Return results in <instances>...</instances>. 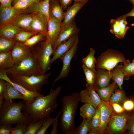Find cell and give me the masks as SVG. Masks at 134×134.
<instances>
[{
    "instance_id": "obj_1",
    "label": "cell",
    "mask_w": 134,
    "mask_h": 134,
    "mask_svg": "<svg viewBox=\"0 0 134 134\" xmlns=\"http://www.w3.org/2000/svg\"><path fill=\"white\" fill-rule=\"evenodd\" d=\"M61 89L59 86L51 90L48 95L36 97L31 103L24 100L22 113L31 122L49 117L57 107V98Z\"/></svg>"
},
{
    "instance_id": "obj_2",
    "label": "cell",
    "mask_w": 134,
    "mask_h": 134,
    "mask_svg": "<svg viewBox=\"0 0 134 134\" xmlns=\"http://www.w3.org/2000/svg\"><path fill=\"white\" fill-rule=\"evenodd\" d=\"M62 108L60 126L64 134H73L76 127L74 118L80 99L79 93H74L63 96L61 100Z\"/></svg>"
},
{
    "instance_id": "obj_3",
    "label": "cell",
    "mask_w": 134,
    "mask_h": 134,
    "mask_svg": "<svg viewBox=\"0 0 134 134\" xmlns=\"http://www.w3.org/2000/svg\"><path fill=\"white\" fill-rule=\"evenodd\" d=\"M24 100L19 102L4 100L0 106V125L23 123L28 125L31 122L22 112Z\"/></svg>"
},
{
    "instance_id": "obj_4",
    "label": "cell",
    "mask_w": 134,
    "mask_h": 134,
    "mask_svg": "<svg viewBox=\"0 0 134 134\" xmlns=\"http://www.w3.org/2000/svg\"><path fill=\"white\" fill-rule=\"evenodd\" d=\"M13 82L18 84L30 91L40 93L42 86L47 84L50 73L37 75L25 76L16 75H8Z\"/></svg>"
},
{
    "instance_id": "obj_5",
    "label": "cell",
    "mask_w": 134,
    "mask_h": 134,
    "mask_svg": "<svg viewBox=\"0 0 134 134\" xmlns=\"http://www.w3.org/2000/svg\"><path fill=\"white\" fill-rule=\"evenodd\" d=\"M5 70L8 75L30 76L42 74L36 58L32 53L28 57Z\"/></svg>"
},
{
    "instance_id": "obj_6",
    "label": "cell",
    "mask_w": 134,
    "mask_h": 134,
    "mask_svg": "<svg viewBox=\"0 0 134 134\" xmlns=\"http://www.w3.org/2000/svg\"><path fill=\"white\" fill-rule=\"evenodd\" d=\"M126 60L122 53L116 50L108 49L102 53L96 60L95 68L110 71L118 63H123Z\"/></svg>"
},
{
    "instance_id": "obj_7",
    "label": "cell",
    "mask_w": 134,
    "mask_h": 134,
    "mask_svg": "<svg viewBox=\"0 0 134 134\" xmlns=\"http://www.w3.org/2000/svg\"><path fill=\"white\" fill-rule=\"evenodd\" d=\"M54 50L52 44L44 41L35 50H32V53L35 56L42 74H45L50 68V57Z\"/></svg>"
},
{
    "instance_id": "obj_8",
    "label": "cell",
    "mask_w": 134,
    "mask_h": 134,
    "mask_svg": "<svg viewBox=\"0 0 134 134\" xmlns=\"http://www.w3.org/2000/svg\"><path fill=\"white\" fill-rule=\"evenodd\" d=\"M78 42L79 39L73 47L60 58L62 62V67L59 75L54 79L52 86L54 83L58 80L66 77L68 75L70 69L71 61L77 50Z\"/></svg>"
},
{
    "instance_id": "obj_9",
    "label": "cell",
    "mask_w": 134,
    "mask_h": 134,
    "mask_svg": "<svg viewBox=\"0 0 134 134\" xmlns=\"http://www.w3.org/2000/svg\"><path fill=\"white\" fill-rule=\"evenodd\" d=\"M0 79H2L11 84L24 97L25 100L31 103L34 101L36 97L44 96L40 93L29 90L21 85L14 82L10 79L5 70L0 69Z\"/></svg>"
},
{
    "instance_id": "obj_10",
    "label": "cell",
    "mask_w": 134,
    "mask_h": 134,
    "mask_svg": "<svg viewBox=\"0 0 134 134\" xmlns=\"http://www.w3.org/2000/svg\"><path fill=\"white\" fill-rule=\"evenodd\" d=\"M99 107L100 109V121L98 134L105 132L110 121L113 112L112 107L109 102L102 100Z\"/></svg>"
},
{
    "instance_id": "obj_11",
    "label": "cell",
    "mask_w": 134,
    "mask_h": 134,
    "mask_svg": "<svg viewBox=\"0 0 134 134\" xmlns=\"http://www.w3.org/2000/svg\"><path fill=\"white\" fill-rule=\"evenodd\" d=\"M79 31L74 19L71 22L61 28L56 40L53 46V49L55 50L61 43L73 35L78 34Z\"/></svg>"
},
{
    "instance_id": "obj_12",
    "label": "cell",
    "mask_w": 134,
    "mask_h": 134,
    "mask_svg": "<svg viewBox=\"0 0 134 134\" xmlns=\"http://www.w3.org/2000/svg\"><path fill=\"white\" fill-rule=\"evenodd\" d=\"M94 88L89 87L81 90L79 93L80 101L90 104L97 109L99 107L102 100Z\"/></svg>"
},
{
    "instance_id": "obj_13",
    "label": "cell",
    "mask_w": 134,
    "mask_h": 134,
    "mask_svg": "<svg viewBox=\"0 0 134 134\" xmlns=\"http://www.w3.org/2000/svg\"><path fill=\"white\" fill-rule=\"evenodd\" d=\"M79 39L78 34H75L60 44L55 50L52 57L51 59L50 64L61 57L74 45Z\"/></svg>"
},
{
    "instance_id": "obj_14",
    "label": "cell",
    "mask_w": 134,
    "mask_h": 134,
    "mask_svg": "<svg viewBox=\"0 0 134 134\" xmlns=\"http://www.w3.org/2000/svg\"><path fill=\"white\" fill-rule=\"evenodd\" d=\"M129 117L124 114H118L111 116L109 125V129L113 133L122 131L126 127Z\"/></svg>"
},
{
    "instance_id": "obj_15",
    "label": "cell",
    "mask_w": 134,
    "mask_h": 134,
    "mask_svg": "<svg viewBox=\"0 0 134 134\" xmlns=\"http://www.w3.org/2000/svg\"><path fill=\"white\" fill-rule=\"evenodd\" d=\"M61 23L53 17L50 16L48 20V31L45 41L51 43L52 46L61 30Z\"/></svg>"
},
{
    "instance_id": "obj_16",
    "label": "cell",
    "mask_w": 134,
    "mask_h": 134,
    "mask_svg": "<svg viewBox=\"0 0 134 134\" xmlns=\"http://www.w3.org/2000/svg\"><path fill=\"white\" fill-rule=\"evenodd\" d=\"M48 20L46 17L41 13H34L31 24V31L41 33L46 35L48 31Z\"/></svg>"
},
{
    "instance_id": "obj_17",
    "label": "cell",
    "mask_w": 134,
    "mask_h": 134,
    "mask_svg": "<svg viewBox=\"0 0 134 134\" xmlns=\"http://www.w3.org/2000/svg\"><path fill=\"white\" fill-rule=\"evenodd\" d=\"M32 52L31 48L26 46L23 43L15 42L11 51V54L15 64L29 57L32 55Z\"/></svg>"
},
{
    "instance_id": "obj_18",
    "label": "cell",
    "mask_w": 134,
    "mask_h": 134,
    "mask_svg": "<svg viewBox=\"0 0 134 134\" xmlns=\"http://www.w3.org/2000/svg\"><path fill=\"white\" fill-rule=\"evenodd\" d=\"M0 27L12 23L20 15V10L11 6L0 8Z\"/></svg>"
},
{
    "instance_id": "obj_19",
    "label": "cell",
    "mask_w": 134,
    "mask_h": 134,
    "mask_svg": "<svg viewBox=\"0 0 134 134\" xmlns=\"http://www.w3.org/2000/svg\"><path fill=\"white\" fill-rule=\"evenodd\" d=\"M95 74L97 89L103 88L107 86L109 84L112 79L110 71H106L104 69H97Z\"/></svg>"
},
{
    "instance_id": "obj_20",
    "label": "cell",
    "mask_w": 134,
    "mask_h": 134,
    "mask_svg": "<svg viewBox=\"0 0 134 134\" xmlns=\"http://www.w3.org/2000/svg\"><path fill=\"white\" fill-rule=\"evenodd\" d=\"M84 5L81 3L74 2L68 7L64 13V18L61 23V28L72 22L75 19L78 12Z\"/></svg>"
},
{
    "instance_id": "obj_21",
    "label": "cell",
    "mask_w": 134,
    "mask_h": 134,
    "mask_svg": "<svg viewBox=\"0 0 134 134\" xmlns=\"http://www.w3.org/2000/svg\"><path fill=\"white\" fill-rule=\"evenodd\" d=\"M51 0H44L31 5L29 11L34 13H39L44 15L48 20L50 17V2Z\"/></svg>"
},
{
    "instance_id": "obj_22",
    "label": "cell",
    "mask_w": 134,
    "mask_h": 134,
    "mask_svg": "<svg viewBox=\"0 0 134 134\" xmlns=\"http://www.w3.org/2000/svg\"><path fill=\"white\" fill-rule=\"evenodd\" d=\"M21 30V28L12 24L0 27V37L13 40L15 36Z\"/></svg>"
},
{
    "instance_id": "obj_23",
    "label": "cell",
    "mask_w": 134,
    "mask_h": 134,
    "mask_svg": "<svg viewBox=\"0 0 134 134\" xmlns=\"http://www.w3.org/2000/svg\"><path fill=\"white\" fill-rule=\"evenodd\" d=\"M118 86L117 84L113 81L111 84H109L106 87L95 90L101 99L102 100L109 101L110 97L114 91Z\"/></svg>"
},
{
    "instance_id": "obj_24",
    "label": "cell",
    "mask_w": 134,
    "mask_h": 134,
    "mask_svg": "<svg viewBox=\"0 0 134 134\" xmlns=\"http://www.w3.org/2000/svg\"><path fill=\"white\" fill-rule=\"evenodd\" d=\"M6 81V88L4 94V99L11 101L13 100L18 99L25 100L23 95L11 84Z\"/></svg>"
},
{
    "instance_id": "obj_25",
    "label": "cell",
    "mask_w": 134,
    "mask_h": 134,
    "mask_svg": "<svg viewBox=\"0 0 134 134\" xmlns=\"http://www.w3.org/2000/svg\"><path fill=\"white\" fill-rule=\"evenodd\" d=\"M33 17V14L20 15L11 24L20 28L31 31V26Z\"/></svg>"
},
{
    "instance_id": "obj_26",
    "label": "cell",
    "mask_w": 134,
    "mask_h": 134,
    "mask_svg": "<svg viewBox=\"0 0 134 134\" xmlns=\"http://www.w3.org/2000/svg\"><path fill=\"white\" fill-rule=\"evenodd\" d=\"M50 3V14L59 21L62 22L64 13L58 0L51 1Z\"/></svg>"
},
{
    "instance_id": "obj_27",
    "label": "cell",
    "mask_w": 134,
    "mask_h": 134,
    "mask_svg": "<svg viewBox=\"0 0 134 134\" xmlns=\"http://www.w3.org/2000/svg\"><path fill=\"white\" fill-rule=\"evenodd\" d=\"M123 65L121 64L117 65L111 72L113 81L117 85L119 89H122V86L123 84L124 75L122 70Z\"/></svg>"
},
{
    "instance_id": "obj_28",
    "label": "cell",
    "mask_w": 134,
    "mask_h": 134,
    "mask_svg": "<svg viewBox=\"0 0 134 134\" xmlns=\"http://www.w3.org/2000/svg\"><path fill=\"white\" fill-rule=\"evenodd\" d=\"M11 51L0 53V69L6 70L12 67L15 64L11 56Z\"/></svg>"
},
{
    "instance_id": "obj_29",
    "label": "cell",
    "mask_w": 134,
    "mask_h": 134,
    "mask_svg": "<svg viewBox=\"0 0 134 134\" xmlns=\"http://www.w3.org/2000/svg\"><path fill=\"white\" fill-rule=\"evenodd\" d=\"M82 67L85 76L86 82V87H91L94 88L95 90L97 88L96 82V71L88 68L83 65Z\"/></svg>"
},
{
    "instance_id": "obj_30",
    "label": "cell",
    "mask_w": 134,
    "mask_h": 134,
    "mask_svg": "<svg viewBox=\"0 0 134 134\" xmlns=\"http://www.w3.org/2000/svg\"><path fill=\"white\" fill-rule=\"evenodd\" d=\"M95 50L92 48L90 49L89 53L85 57L83 58L82 62L83 65L88 68L96 71L95 65L96 60L94 57Z\"/></svg>"
},
{
    "instance_id": "obj_31",
    "label": "cell",
    "mask_w": 134,
    "mask_h": 134,
    "mask_svg": "<svg viewBox=\"0 0 134 134\" xmlns=\"http://www.w3.org/2000/svg\"><path fill=\"white\" fill-rule=\"evenodd\" d=\"M96 109L91 104L85 103L80 108V115L83 119H91L95 114Z\"/></svg>"
},
{
    "instance_id": "obj_32",
    "label": "cell",
    "mask_w": 134,
    "mask_h": 134,
    "mask_svg": "<svg viewBox=\"0 0 134 134\" xmlns=\"http://www.w3.org/2000/svg\"><path fill=\"white\" fill-rule=\"evenodd\" d=\"M100 109L99 106L96 109V113L91 121L90 130L88 134H98L100 121Z\"/></svg>"
},
{
    "instance_id": "obj_33",
    "label": "cell",
    "mask_w": 134,
    "mask_h": 134,
    "mask_svg": "<svg viewBox=\"0 0 134 134\" xmlns=\"http://www.w3.org/2000/svg\"><path fill=\"white\" fill-rule=\"evenodd\" d=\"M111 25L110 32L119 39H122L125 36L123 34L121 26L118 18L111 19L110 22Z\"/></svg>"
},
{
    "instance_id": "obj_34",
    "label": "cell",
    "mask_w": 134,
    "mask_h": 134,
    "mask_svg": "<svg viewBox=\"0 0 134 134\" xmlns=\"http://www.w3.org/2000/svg\"><path fill=\"white\" fill-rule=\"evenodd\" d=\"M37 34V32L34 31L21 30L15 36L13 40L15 42L24 43L31 37Z\"/></svg>"
},
{
    "instance_id": "obj_35",
    "label": "cell",
    "mask_w": 134,
    "mask_h": 134,
    "mask_svg": "<svg viewBox=\"0 0 134 134\" xmlns=\"http://www.w3.org/2000/svg\"><path fill=\"white\" fill-rule=\"evenodd\" d=\"M126 99L125 94L122 89H116L115 92L112 94L109 101L110 104L115 103L120 104L123 103Z\"/></svg>"
},
{
    "instance_id": "obj_36",
    "label": "cell",
    "mask_w": 134,
    "mask_h": 134,
    "mask_svg": "<svg viewBox=\"0 0 134 134\" xmlns=\"http://www.w3.org/2000/svg\"><path fill=\"white\" fill-rule=\"evenodd\" d=\"M91 119H83L80 125L76 127L73 134H88L90 130Z\"/></svg>"
},
{
    "instance_id": "obj_37",
    "label": "cell",
    "mask_w": 134,
    "mask_h": 134,
    "mask_svg": "<svg viewBox=\"0 0 134 134\" xmlns=\"http://www.w3.org/2000/svg\"><path fill=\"white\" fill-rule=\"evenodd\" d=\"M15 43L13 40L0 37V53L6 52L11 51Z\"/></svg>"
},
{
    "instance_id": "obj_38",
    "label": "cell",
    "mask_w": 134,
    "mask_h": 134,
    "mask_svg": "<svg viewBox=\"0 0 134 134\" xmlns=\"http://www.w3.org/2000/svg\"><path fill=\"white\" fill-rule=\"evenodd\" d=\"M46 36L45 34L39 33L31 37L23 43L26 46L31 48L39 42L46 41Z\"/></svg>"
},
{
    "instance_id": "obj_39",
    "label": "cell",
    "mask_w": 134,
    "mask_h": 134,
    "mask_svg": "<svg viewBox=\"0 0 134 134\" xmlns=\"http://www.w3.org/2000/svg\"><path fill=\"white\" fill-rule=\"evenodd\" d=\"M122 70L124 78L129 79L131 76L134 74V62L126 59L123 62Z\"/></svg>"
},
{
    "instance_id": "obj_40",
    "label": "cell",
    "mask_w": 134,
    "mask_h": 134,
    "mask_svg": "<svg viewBox=\"0 0 134 134\" xmlns=\"http://www.w3.org/2000/svg\"><path fill=\"white\" fill-rule=\"evenodd\" d=\"M44 120L31 122L27 125L28 130L26 134H35L40 129L43 124Z\"/></svg>"
},
{
    "instance_id": "obj_41",
    "label": "cell",
    "mask_w": 134,
    "mask_h": 134,
    "mask_svg": "<svg viewBox=\"0 0 134 134\" xmlns=\"http://www.w3.org/2000/svg\"><path fill=\"white\" fill-rule=\"evenodd\" d=\"M28 130L27 125L23 123L17 124L12 127L11 134H26Z\"/></svg>"
},
{
    "instance_id": "obj_42",
    "label": "cell",
    "mask_w": 134,
    "mask_h": 134,
    "mask_svg": "<svg viewBox=\"0 0 134 134\" xmlns=\"http://www.w3.org/2000/svg\"><path fill=\"white\" fill-rule=\"evenodd\" d=\"M55 119L49 117L44 119L42 126L36 134H45L48 128L52 125Z\"/></svg>"
},
{
    "instance_id": "obj_43",
    "label": "cell",
    "mask_w": 134,
    "mask_h": 134,
    "mask_svg": "<svg viewBox=\"0 0 134 134\" xmlns=\"http://www.w3.org/2000/svg\"><path fill=\"white\" fill-rule=\"evenodd\" d=\"M31 5L29 3L21 0H17L13 6L14 8L18 10L25 9Z\"/></svg>"
},
{
    "instance_id": "obj_44",
    "label": "cell",
    "mask_w": 134,
    "mask_h": 134,
    "mask_svg": "<svg viewBox=\"0 0 134 134\" xmlns=\"http://www.w3.org/2000/svg\"><path fill=\"white\" fill-rule=\"evenodd\" d=\"M126 127L129 131V134H134V112L128 119Z\"/></svg>"
},
{
    "instance_id": "obj_45",
    "label": "cell",
    "mask_w": 134,
    "mask_h": 134,
    "mask_svg": "<svg viewBox=\"0 0 134 134\" xmlns=\"http://www.w3.org/2000/svg\"><path fill=\"white\" fill-rule=\"evenodd\" d=\"M12 124H4L0 125V134H11Z\"/></svg>"
},
{
    "instance_id": "obj_46",
    "label": "cell",
    "mask_w": 134,
    "mask_h": 134,
    "mask_svg": "<svg viewBox=\"0 0 134 134\" xmlns=\"http://www.w3.org/2000/svg\"><path fill=\"white\" fill-rule=\"evenodd\" d=\"M6 81L4 80H0V106L4 100V94L6 88Z\"/></svg>"
},
{
    "instance_id": "obj_47",
    "label": "cell",
    "mask_w": 134,
    "mask_h": 134,
    "mask_svg": "<svg viewBox=\"0 0 134 134\" xmlns=\"http://www.w3.org/2000/svg\"><path fill=\"white\" fill-rule=\"evenodd\" d=\"M124 109L127 111H130L134 109V101L131 100H125L123 104Z\"/></svg>"
},
{
    "instance_id": "obj_48",
    "label": "cell",
    "mask_w": 134,
    "mask_h": 134,
    "mask_svg": "<svg viewBox=\"0 0 134 134\" xmlns=\"http://www.w3.org/2000/svg\"><path fill=\"white\" fill-rule=\"evenodd\" d=\"M62 109L57 115L56 117L55 118L52 124V128L50 134H56L58 133L57 129L58 126V120L60 115L62 113Z\"/></svg>"
},
{
    "instance_id": "obj_49",
    "label": "cell",
    "mask_w": 134,
    "mask_h": 134,
    "mask_svg": "<svg viewBox=\"0 0 134 134\" xmlns=\"http://www.w3.org/2000/svg\"><path fill=\"white\" fill-rule=\"evenodd\" d=\"M111 104L114 111L116 113L121 114L124 112V109L119 104L115 103Z\"/></svg>"
},
{
    "instance_id": "obj_50",
    "label": "cell",
    "mask_w": 134,
    "mask_h": 134,
    "mask_svg": "<svg viewBox=\"0 0 134 134\" xmlns=\"http://www.w3.org/2000/svg\"><path fill=\"white\" fill-rule=\"evenodd\" d=\"M63 10L66 9L73 0H58Z\"/></svg>"
},
{
    "instance_id": "obj_51",
    "label": "cell",
    "mask_w": 134,
    "mask_h": 134,
    "mask_svg": "<svg viewBox=\"0 0 134 134\" xmlns=\"http://www.w3.org/2000/svg\"><path fill=\"white\" fill-rule=\"evenodd\" d=\"M13 0H3L1 3L0 8H4L11 6Z\"/></svg>"
},
{
    "instance_id": "obj_52",
    "label": "cell",
    "mask_w": 134,
    "mask_h": 134,
    "mask_svg": "<svg viewBox=\"0 0 134 134\" xmlns=\"http://www.w3.org/2000/svg\"><path fill=\"white\" fill-rule=\"evenodd\" d=\"M122 16L126 18L128 17H134V8H133L132 10Z\"/></svg>"
},
{
    "instance_id": "obj_53",
    "label": "cell",
    "mask_w": 134,
    "mask_h": 134,
    "mask_svg": "<svg viewBox=\"0 0 134 134\" xmlns=\"http://www.w3.org/2000/svg\"><path fill=\"white\" fill-rule=\"evenodd\" d=\"M89 0H73L74 2L79 3L85 5Z\"/></svg>"
},
{
    "instance_id": "obj_54",
    "label": "cell",
    "mask_w": 134,
    "mask_h": 134,
    "mask_svg": "<svg viewBox=\"0 0 134 134\" xmlns=\"http://www.w3.org/2000/svg\"><path fill=\"white\" fill-rule=\"evenodd\" d=\"M40 1V0H31L30 3L31 5L34 3H37Z\"/></svg>"
},
{
    "instance_id": "obj_55",
    "label": "cell",
    "mask_w": 134,
    "mask_h": 134,
    "mask_svg": "<svg viewBox=\"0 0 134 134\" xmlns=\"http://www.w3.org/2000/svg\"><path fill=\"white\" fill-rule=\"evenodd\" d=\"M129 1L132 4L133 6V8H134V0H126Z\"/></svg>"
},
{
    "instance_id": "obj_56",
    "label": "cell",
    "mask_w": 134,
    "mask_h": 134,
    "mask_svg": "<svg viewBox=\"0 0 134 134\" xmlns=\"http://www.w3.org/2000/svg\"><path fill=\"white\" fill-rule=\"evenodd\" d=\"M21 0L24 1H25L27 2H29V3H30V2H31V0Z\"/></svg>"
},
{
    "instance_id": "obj_57",
    "label": "cell",
    "mask_w": 134,
    "mask_h": 134,
    "mask_svg": "<svg viewBox=\"0 0 134 134\" xmlns=\"http://www.w3.org/2000/svg\"><path fill=\"white\" fill-rule=\"evenodd\" d=\"M3 0H0V3Z\"/></svg>"
},
{
    "instance_id": "obj_58",
    "label": "cell",
    "mask_w": 134,
    "mask_h": 134,
    "mask_svg": "<svg viewBox=\"0 0 134 134\" xmlns=\"http://www.w3.org/2000/svg\"><path fill=\"white\" fill-rule=\"evenodd\" d=\"M51 0L50 1H55V0Z\"/></svg>"
},
{
    "instance_id": "obj_59",
    "label": "cell",
    "mask_w": 134,
    "mask_h": 134,
    "mask_svg": "<svg viewBox=\"0 0 134 134\" xmlns=\"http://www.w3.org/2000/svg\"><path fill=\"white\" fill-rule=\"evenodd\" d=\"M132 62H134V59L133 60Z\"/></svg>"
},
{
    "instance_id": "obj_60",
    "label": "cell",
    "mask_w": 134,
    "mask_h": 134,
    "mask_svg": "<svg viewBox=\"0 0 134 134\" xmlns=\"http://www.w3.org/2000/svg\"><path fill=\"white\" fill-rule=\"evenodd\" d=\"M43 0H41V1H43Z\"/></svg>"
},
{
    "instance_id": "obj_61",
    "label": "cell",
    "mask_w": 134,
    "mask_h": 134,
    "mask_svg": "<svg viewBox=\"0 0 134 134\" xmlns=\"http://www.w3.org/2000/svg\"></svg>"
}]
</instances>
